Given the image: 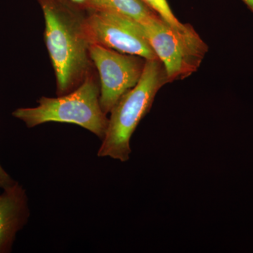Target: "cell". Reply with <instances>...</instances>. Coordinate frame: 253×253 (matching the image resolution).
Returning <instances> with one entry per match:
<instances>
[{"mask_svg": "<svg viewBox=\"0 0 253 253\" xmlns=\"http://www.w3.org/2000/svg\"><path fill=\"white\" fill-rule=\"evenodd\" d=\"M153 10L164 22L174 28L175 31L188 37L199 36L198 33L189 24H183L178 21L169 7L167 0H142Z\"/></svg>", "mask_w": 253, "mask_h": 253, "instance_id": "obj_9", "label": "cell"}, {"mask_svg": "<svg viewBox=\"0 0 253 253\" xmlns=\"http://www.w3.org/2000/svg\"><path fill=\"white\" fill-rule=\"evenodd\" d=\"M0 194V253H10L18 231L29 217L26 190L17 182Z\"/></svg>", "mask_w": 253, "mask_h": 253, "instance_id": "obj_7", "label": "cell"}, {"mask_svg": "<svg viewBox=\"0 0 253 253\" xmlns=\"http://www.w3.org/2000/svg\"><path fill=\"white\" fill-rule=\"evenodd\" d=\"M60 1L83 11L89 10V3H90V0H60Z\"/></svg>", "mask_w": 253, "mask_h": 253, "instance_id": "obj_10", "label": "cell"}, {"mask_svg": "<svg viewBox=\"0 0 253 253\" xmlns=\"http://www.w3.org/2000/svg\"><path fill=\"white\" fill-rule=\"evenodd\" d=\"M242 1L253 11V0H242Z\"/></svg>", "mask_w": 253, "mask_h": 253, "instance_id": "obj_12", "label": "cell"}, {"mask_svg": "<svg viewBox=\"0 0 253 253\" xmlns=\"http://www.w3.org/2000/svg\"><path fill=\"white\" fill-rule=\"evenodd\" d=\"M45 21L44 38L54 68L58 96L74 90L91 73L86 11L60 0H38Z\"/></svg>", "mask_w": 253, "mask_h": 253, "instance_id": "obj_1", "label": "cell"}, {"mask_svg": "<svg viewBox=\"0 0 253 253\" xmlns=\"http://www.w3.org/2000/svg\"><path fill=\"white\" fill-rule=\"evenodd\" d=\"M139 23L150 45L164 66L169 83L184 79L197 71L208 49L199 36H184L158 15Z\"/></svg>", "mask_w": 253, "mask_h": 253, "instance_id": "obj_4", "label": "cell"}, {"mask_svg": "<svg viewBox=\"0 0 253 253\" xmlns=\"http://www.w3.org/2000/svg\"><path fill=\"white\" fill-rule=\"evenodd\" d=\"M89 9L116 13L138 23L157 15L142 0H90Z\"/></svg>", "mask_w": 253, "mask_h": 253, "instance_id": "obj_8", "label": "cell"}, {"mask_svg": "<svg viewBox=\"0 0 253 253\" xmlns=\"http://www.w3.org/2000/svg\"><path fill=\"white\" fill-rule=\"evenodd\" d=\"M85 24L91 44L146 60L158 59L140 23L130 18L110 11L89 9L86 12Z\"/></svg>", "mask_w": 253, "mask_h": 253, "instance_id": "obj_5", "label": "cell"}, {"mask_svg": "<svg viewBox=\"0 0 253 253\" xmlns=\"http://www.w3.org/2000/svg\"><path fill=\"white\" fill-rule=\"evenodd\" d=\"M14 182L15 181L11 179L9 174L3 169L0 165V188L4 189L5 188L12 185Z\"/></svg>", "mask_w": 253, "mask_h": 253, "instance_id": "obj_11", "label": "cell"}, {"mask_svg": "<svg viewBox=\"0 0 253 253\" xmlns=\"http://www.w3.org/2000/svg\"><path fill=\"white\" fill-rule=\"evenodd\" d=\"M89 54L99 73L100 104L107 115L120 98L137 84L146 59L95 44H91Z\"/></svg>", "mask_w": 253, "mask_h": 253, "instance_id": "obj_6", "label": "cell"}, {"mask_svg": "<svg viewBox=\"0 0 253 253\" xmlns=\"http://www.w3.org/2000/svg\"><path fill=\"white\" fill-rule=\"evenodd\" d=\"M99 96V84L91 73L71 92L56 98L43 96L36 107L20 108L12 116L30 128L49 122L77 125L102 141L109 119L101 109Z\"/></svg>", "mask_w": 253, "mask_h": 253, "instance_id": "obj_3", "label": "cell"}, {"mask_svg": "<svg viewBox=\"0 0 253 253\" xmlns=\"http://www.w3.org/2000/svg\"><path fill=\"white\" fill-rule=\"evenodd\" d=\"M168 83L161 61L158 59L146 60L137 84L120 98L110 112L107 129L98 156L121 162L129 161L131 136L149 113L158 91Z\"/></svg>", "mask_w": 253, "mask_h": 253, "instance_id": "obj_2", "label": "cell"}]
</instances>
